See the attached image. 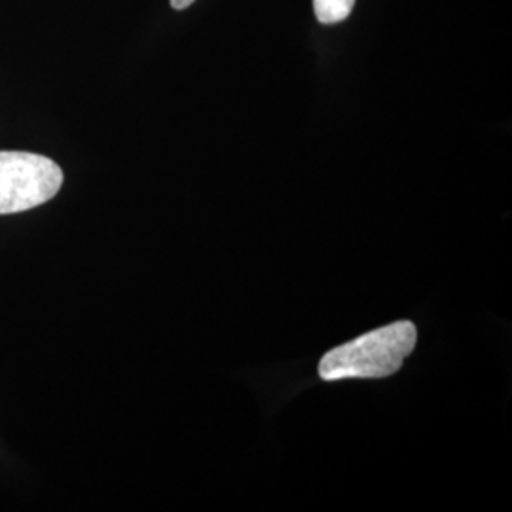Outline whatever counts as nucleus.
<instances>
[{
  "instance_id": "nucleus-4",
  "label": "nucleus",
  "mask_w": 512,
  "mask_h": 512,
  "mask_svg": "<svg viewBox=\"0 0 512 512\" xmlns=\"http://www.w3.org/2000/svg\"><path fill=\"white\" fill-rule=\"evenodd\" d=\"M190 4H194V0H171V6H173L175 10H184V8H188Z\"/></svg>"
},
{
  "instance_id": "nucleus-2",
  "label": "nucleus",
  "mask_w": 512,
  "mask_h": 512,
  "mask_svg": "<svg viewBox=\"0 0 512 512\" xmlns=\"http://www.w3.org/2000/svg\"><path fill=\"white\" fill-rule=\"evenodd\" d=\"M61 184L63 171L54 160L33 152H0V215L50 202Z\"/></svg>"
},
{
  "instance_id": "nucleus-1",
  "label": "nucleus",
  "mask_w": 512,
  "mask_h": 512,
  "mask_svg": "<svg viewBox=\"0 0 512 512\" xmlns=\"http://www.w3.org/2000/svg\"><path fill=\"white\" fill-rule=\"evenodd\" d=\"M416 342L418 332L414 323H391L330 349L319 363V376L325 382L387 378L401 370L404 359L416 348Z\"/></svg>"
},
{
  "instance_id": "nucleus-3",
  "label": "nucleus",
  "mask_w": 512,
  "mask_h": 512,
  "mask_svg": "<svg viewBox=\"0 0 512 512\" xmlns=\"http://www.w3.org/2000/svg\"><path fill=\"white\" fill-rule=\"evenodd\" d=\"M355 0H313L315 16L323 25H334L349 18Z\"/></svg>"
}]
</instances>
